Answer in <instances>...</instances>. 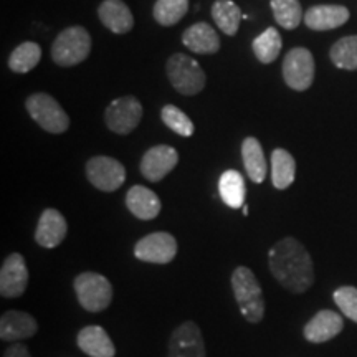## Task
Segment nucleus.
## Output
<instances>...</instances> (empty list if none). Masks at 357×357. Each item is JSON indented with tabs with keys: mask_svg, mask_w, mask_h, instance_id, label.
I'll list each match as a JSON object with an SVG mask.
<instances>
[{
	"mask_svg": "<svg viewBox=\"0 0 357 357\" xmlns=\"http://www.w3.org/2000/svg\"><path fill=\"white\" fill-rule=\"evenodd\" d=\"M253 53L258 60L261 61L263 65L273 63V61L278 58L281 47H283V42H281V35L275 26H270L265 32L253 40Z\"/></svg>",
	"mask_w": 357,
	"mask_h": 357,
	"instance_id": "nucleus-26",
	"label": "nucleus"
},
{
	"mask_svg": "<svg viewBox=\"0 0 357 357\" xmlns=\"http://www.w3.org/2000/svg\"><path fill=\"white\" fill-rule=\"evenodd\" d=\"M68 225L65 217L55 208H47L38 218L37 230H35V242L43 248H55L65 240Z\"/></svg>",
	"mask_w": 357,
	"mask_h": 357,
	"instance_id": "nucleus-15",
	"label": "nucleus"
},
{
	"mask_svg": "<svg viewBox=\"0 0 357 357\" xmlns=\"http://www.w3.org/2000/svg\"><path fill=\"white\" fill-rule=\"evenodd\" d=\"M329 56L337 68L349 71L357 70V35L337 40L333 45Z\"/></svg>",
	"mask_w": 357,
	"mask_h": 357,
	"instance_id": "nucleus-29",
	"label": "nucleus"
},
{
	"mask_svg": "<svg viewBox=\"0 0 357 357\" xmlns=\"http://www.w3.org/2000/svg\"><path fill=\"white\" fill-rule=\"evenodd\" d=\"M344 329V319L331 310H323L316 312L312 318L307 321L303 334L306 341L312 344H321V342L331 341L339 333Z\"/></svg>",
	"mask_w": 357,
	"mask_h": 357,
	"instance_id": "nucleus-14",
	"label": "nucleus"
},
{
	"mask_svg": "<svg viewBox=\"0 0 357 357\" xmlns=\"http://www.w3.org/2000/svg\"><path fill=\"white\" fill-rule=\"evenodd\" d=\"M270 6L276 24L287 30H294L300 25L301 19H305L300 0H271Z\"/></svg>",
	"mask_w": 357,
	"mask_h": 357,
	"instance_id": "nucleus-28",
	"label": "nucleus"
},
{
	"mask_svg": "<svg viewBox=\"0 0 357 357\" xmlns=\"http://www.w3.org/2000/svg\"><path fill=\"white\" fill-rule=\"evenodd\" d=\"M349 20V10L344 6H314L305 13L307 29L316 32L334 30Z\"/></svg>",
	"mask_w": 357,
	"mask_h": 357,
	"instance_id": "nucleus-17",
	"label": "nucleus"
},
{
	"mask_svg": "<svg viewBox=\"0 0 357 357\" xmlns=\"http://www.w3.org/2000/svg\"><path fill=\"white\" fill-rule=\"evenodd\" d=\"M98 17L113 33H128L134 26V17L123 0H105L98 8Z\"/></svg>",
	"mask_w": 357,
	"mask_h": 357,
	"instance_id": "nucleus-18",
	"label": "nucleus"
},
{
	"mask_svg": "<svg viewBox=\"0 0 357 357\" xmlns=\"http://www.w3.org/2000/svg\"><path fill=\"white\" fill-rule=\"evenodd\" d=\"M231 289L243 318L253 324L261 323L265 316V298L255 273L247 266H236L231 273Z\"/></svg>",
	"mask_w": 357,
	"mask_h": 357,
	"instance_id": "nucleus-2",
	"label": "nucleus"
},
{
	"mask_svg": "<svg viewBox=\"0 0 357 357\" xmlns=\"http://www.w3.org/2000/svg\"><path fill=\"white\" fill-rule=\"evenodd\" d=\"M26 111L33 121L47 132L61 134L70 126V118L60 102L47 93H35L25 102Z\"/></svg>",
	"mask_w": 357,
	"mask_h": 357,
	"instance_id": "nucleus-6",
	"label": "nucleus"
},
{
	"mask_svg": "<svg viewBox=\"0 0 357 357\" xmlns=\"http://www.w3.org/2000/svg\"><path fill=\"white\" fill-rule=\"evenodd\" d=\"M182 43L190 52L199 53V55H212L220 48V40H218L217 32L212 25L205 24V22L190 25L182 33Z\"/></svg>",
	"mask_w": 357,
	"mask_h": 357,
	"instance_id": "nucleus-20",
	"label": "nucleus"
},
{
	"mask_svg": "<svg viewBox=\"0 0 357 357\" xmlns=\"http://www.w3.org/2000/svg\"><path fill=\"white\" fill-rule=\"evenodd\" d=\"M270 271L288 291L303 294L314 283V266L305 245L293 236H284L268 252Z\"/></svg>",
	"mask_w": 357,
	"mask_h": 357,
	"instance_id": "nucleus-1",
	"label": "nucleus"
},
{
	"mask_svg": "<svg viewBox=\"0 0 357 357\" xmlns=\"http://www.w3.org/2000/svg\"><path fill=\"white\" fill-rule=\"evenodd\" d=\"M142 106L134 96H123L114 100L105 111L106 126L116 134H129L139 126Z\"/></svg>",
	"mask_w": 357,
	"mask_h": 357,
	"instance_id": "nucleus-10",
	"label": "nucleus"
},
{
	"mask_svg": "<svg viewBox=\"0 0 357 357\" xmlns=\"http://www.w3.org/2000/svg\"><path fill=\"white\" fill-rule=\"evenodd\" d=\"M91 52V37L84 26L73 25L58 35L52 47V58L60 66H75Z\"/></svg>",
	"mask_w": 357,
	"mask_h": 357,
	"instance_id": "nucleus-3",
	"label": "nucleus"
},
{
	"mask_svg": "<svg viewBox=\"0 0 357 357\" xmlns=\"http://www.w3.org/2000/svg\"><path fill=\"white\" fill-rule=\"evenodd\" d=\"M167 357H205L202 331L194 321L177 326L169 339Z\"/></svg>",
	"mask_w": 357,
	"mask_h": 357,
	"instance_id": "nucleus-11",
	"label": "nucleus"
},
{
	"mask_svg": "<svg viewBox=\"0 0 357 357\" xmlns=\"http://www.w3.org/2000/svg\"><path fill=\"white\" fill-rule=\"evenodd\" d=\"M86 177L98 190L114 192L126 181V169L113 158L96 155L86 162Z\"/></svg>",
	"mask_w": 357,
	"mask_h": 357,
	"instance_id": "nucleus-7",
	"label": "nucleus"
},
{
	"mask_svg": "<svg viewBox=\"0 0 357 357\" xmlns=\"http://www.w3.org/2000/svg\"><path fill=\"white\" fill-rule=\"evenodd\" d=\"M38 331V324L32 314L24 311H6L0 318V337L6 342H17L22 339L33 337Z\"/></svg>",
	"mask_w": 357,
	"mask_h": 357,
	"instance_id": "nucleus-16",
	"label": "nucleus"
},
{
	"mask_svg": "<svg viewBox=\"0 0 357 357\" xmlns=\"http://www.w3.org/2000/svg\"><path fill=\"white\" fill-rule=\"evenodd\" d=\"M75 293L84 310L89 312H101L113 301V287L109 280L100 273L84 271L75 278Z\"/></svg>",
	"mask_w": 357,
	"mask_h": 357,
	"instance_id": "nucleus-4",
	"label": "nucleus"
},
{
	"mask_svg": "<svg viewBox=\"0 0 357 357\" xmlns=\"http://www.w3.org/2000/svg\"><path fill=\"white\" fill-rule=\"evenodd\" d=\"M77 344L89 357H114L116 347L101 326H86L77 336Z\"/></svg>",
	"mask_w": 357,
	"mask_h": 357,
	"instance_id": "nucleus-19",
	"label": "nucleus"
},
{
	"mask_svg": "<svg viewBox=\"0 0 357 357\" xmlns=\"http://www.w3.org/2000/svg\"><path fill=\"white\" fill-rule=\"evenodd\" d=\"M3 357H32V354L25 344H12L3 352Z\"/></svg>",
	"mask_w": 357,
	"mask_h": 357,
	"instance_id": "nucleus-33",
	"label": "nucleus"
},
{
	"mask_svg": "<svg viewBox=\"0 0 357 357\" xmlns=\"http://www.w3.org/2000/svg\"><path fill=\"white\" fill-rule=\"evenodd\" d=\"M333 298L339 310L342 311V314L357 323V288L341 287L334 291Z\"/></svg>",
	"mask_w": 357,
	"mask_h": 357,
	"instance_id": "nucleus-32",
	"label": "nucleus"
},
{
	"mask_svg": "<svg viewBox=\"0 0 357 357\" xmlns=\"http://www.w3.org/2000/svg\"><path fill=\"white\" fill-rule=\"evenodd\" d=\"M218 192L220 197L231 208H242L247 195V187H245L243 176L238 171H225L218 181Z\"/></svg>",
	"mask_w": 357,
	"mask_h": 357,
	"instance_id": "nucleus-24",
	"label": "nucleus"
},
{
	"mask_svg": "<svg viewBox=\"0 0 357 357\" xmlns=\"http://www.w3.org/2000/svg\"><path fill=\"white\" fill-rule=\"evenodd\" d=\"M177 255V240L167 231H154L142 236L134 247V257L137 260L154 265H166Z\"/></svg>",
	"mask_w": 357,
	"mask_h": 357,
	"instance_id": "nucleus-9",
	"label": "nucleus"
},
{
	"mask_svg": "<svg viewBox=\"0 0 357 357\" xmlns=\"http://www.w3.org/2000/svg\"><path fill=\"white\" fill-rule=\"evenodd\" d=\"M296 162L287 149H275L271 153V182L276 189L284 190L294 182Z\"/></svg>",
	"mask_w": 357,
	"mask_h": 357,
	"instance_id": "nucleus-23",
	"label": "nucleus"
},
{
	"mask_svg": "<svg viewBox=\"0 0 357 357\" xmlns=\"http://www.w3.org/2000/svg\"><path fill=\"white\" fill-rule=\"evenodd\" d=\"M212 17L223 33L234 37L238 32L243 13L240 10V7L235 2H231V0H217L212 6Z\"/></svg>",
	"mask_w": 357,
	"mask_h": 357,
	"instance_id": "nucleus-25",
	"label": "nucleus"
},
{
	"mask_svg": "<svg viewBox=\"0 0 357 357\" xmlns=\"http://www.w3.org/2000/svg\"><path fill=\"white\" fill-rule=\"evenodd\" d=\"M242 211H243V215L247 217V215H248V205H243V207H242Z\"/></svg>",
	"mask_w": 357,
	"mask_h": 357,
	"instance_id": "nucleus-34",
	"label": "nucleus"
},
{
	"mask_svg": "<svg viewBox=\"0 0 357 357\" xmlns=\"http://www.w3.org/2000/svg\"><path fill=\"white\" fill-rule=\"evenodd\" d=\"M167 75L176 91L185 96H194L202 91L207 83L204 70L195 60L184 53H176L167 61Z\"/></svg>",
	"mask_w": 357,
	"mask_h": 357,
	"instance_id": "nucleus-5",
	"label": "nucleus"
},
{
	"mask_svg": "<svg viewBox=\"0 0 357 357\" xmlns=\"http://www.w3.org/2000/svg\"><path fill=\"white\" fill-rule=\"evenodd\" d=\"M178 153L174 147L160 144L151 147L141 159V174L147 181L159 182L177 166Z\"/></svg>",
	"mask_w": 357,
	"mask_h": 357,
	"instance_id": "nucleus-13",
	"label": "nucleus"
},
{
	"mask_svg": "<svg viewBox=\"0 0 357 357\" xmlns=\"http://www.w3.org/2000/svg\"><path fill=\"white\" fill-rule=\"evenodd\" d=\"M42 58V48L35 42H25L19 45L8 58V68L15 73H29L38 65Z\"/></svg>",
	"mask_w": 357,
	"mask_h": 357,
	"instance_id": "nucleus-27",
	"label": "nucleus"
},
{
	"mask_svg": "<svg viewBox=\"0 0 357 357\" xmlns=\"http://www.w3.org/2000/svg\"><path fill=\"white\" fill-rule=\"evenodd\" d=\"M242 158L248 177L255 184H261L268 174V166L261 144L257 137H245V141L242 142Z\"/></svg>",
	"mask_w": 357,
	"mask_h": 357,
	"instance_id": "nucleus-22",
	"label": "nucleus"
},
{
	"mask_svg": "<svg viewBox=\"0 0 357 357\" xmlns=\"http://www.w3.org/2000/svg\"><path fill=\"white\" fill-rule=\"evenodd\" d=\"M283 78L294 91H306L314 79V58L307 48H293L283 61Z\"/></svg>",
	"mask_w": 357,
	"mask_h": 357,
	"instance_id": "nucleus-8",
	"label": "nucleus"
},
{
	"mask_svg": "<svg viewBox=\"0 0 357 357\" xmlns=\"http://www.w3.org/2000/svg\"><path fill=\"white\" fill-rule=\"evenodd\" d=\"M129 212L139 220H153L160 212V200L158 194L144 185H134L126 194Z\"/></svg>",
	"mask_w": 357,
	"mask_h": 357,
	"instance_id": "nucleus-21",
	"label": "nucleus"
},
{
	"mask_svg": "<svg viewBox=\"0 0 357 357\" xmlns=\"http://www.w3.org/2000/svg\"><path fill=\"white\" fill-rule=\"evenodd\" d=\"M29 287V268L20 253H12L3 260L0 270V294L3 298H20Z\"/></svg>",
	"mask_w": 357,
	"mask_h": 357,
	"instance_id": "nucleus-12",
	"label": "nucleus"
},
{
	"mask_svg": "<svg viewBox=\"0 0 357 357\" xmlns=\"http://www.w3.org/2000/svg\"><path fill=\"white\" fill-rule=\"evenodd\" d=\"M160 118H162V123L166 124L169 129H172L174 132H177L178 136L190 137L194 134V123L187 116L184 111H181L177 106L174 105H166L160 111Z\"/></svg>",
	"mask_w": 357,
	"mask_h": 357,
	"instance_id": "nucleus-31",
	"label": "nucleus"
},
{
	"mask_svg": "<svg viewBox=\"0 0 357 357\" xmlns=\"http://www.w3.org/2000/svg\"><path fill=\"white\" fill-rule=\"evenodd\" d=\"M187 10H189V0H158L153 15L159 25L172 26L184 19Z\"/></svg>",
	"mask_w": 357,
	"mask_h": 357,
	"instance_id": "nucleus-30",
	"label": "nucleus"
}]
</instances>
